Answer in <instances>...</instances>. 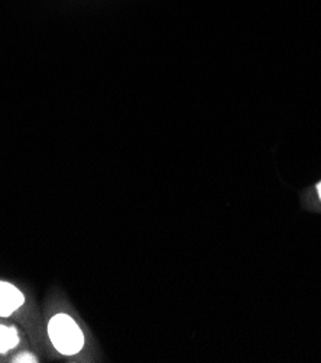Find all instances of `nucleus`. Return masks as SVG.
<instances>
[{"mask_svg": "<svg viewBox=\"0 0 321 363\" xmlns=\"http://www.w3.org/2000/svg\"><path fill=\"white\" fill-rule=\"evenodd\" d=\"M48 335L54 347L62 354H76L84 346L81 329L68 314H57L51 318Z\"/></svg>", "mask_w": 321, "mask_h": 363, "instance_id": "f257e3e1", "label": "nucleus"}, {"mask_svg": "<svg viewBox=\"0 0 321 363\" xmlns=\"http://www.w3.org/2000/svg\"><path fill=\"white\" fill-rule=\"evenodd\" d=\"M25 303L22 291L9 284L0 281V317H8Z\"/></svg>", "mask_w": 321, "mask_h": 363, "instance_id": "f03ea898", "label": "nucleus"}, {"mask_svg": "<svg viewBox=\"0 0 321 363\" xmlns=\"http://www.w3.org/2000/svg\"><path fill=\"white\" fill-rule=\"evenodd\" d=\"M19 343V336L15 328L0 324V353H6Z\"/></svg>", "mask_w": 321, "mask_h": 363, "instance_id": "7ed1b4c3", "label": "nucleus"}, {"mask_svg": "<svg viewBox=\"0 0 321 363\" xmlns=\"http://www.w3.org/2000/svg\"><path fill=\"white\" fill-rule=\"evenodd\" d=\"M13 362H16V363H21V362H23V363H35V362H38V360H37V357L29 354V353H22V354L16 356Z\"/></svg>", "mask_w": 321, "mask_h": 363, "instance_id": "20e7f679", "label": "nucleus"}, {"mask_svg": "<svg viewBox=\"0 0 321 363\" xmlns=\"http://www.w3.org/2000/svg\"><path fill=\"white\" fill-rule=\"evenodd\" d=\"M317 191H318V196H320V200H321V181L317 184Z\"/></svg>", "mask_w": 321, "mask_h": 363, "instance_id": "39448f33", "label": "nucleus"}]
</instances>
